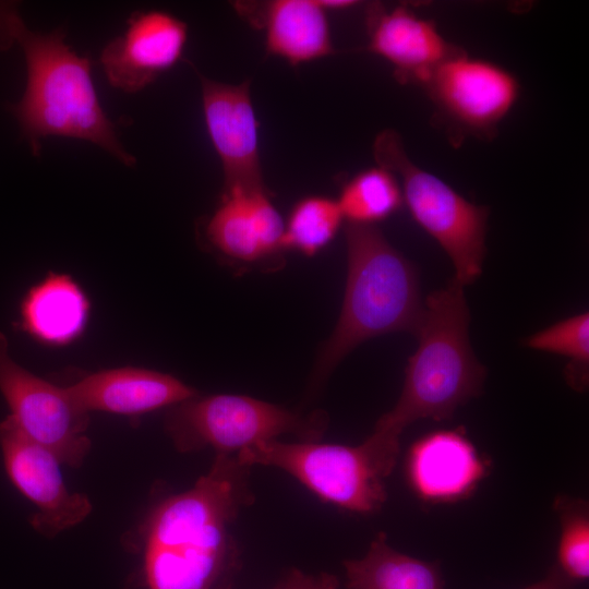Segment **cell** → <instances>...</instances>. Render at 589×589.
Returning a JSON list of instances; mask_svg holds the SVG:
<instances>
[{
	"label": "cell",
	"mask_w": 589,
	"mask_h": 589,
	"mask_svg": "<svg viewBox=\"0 0 589 589\" xmlns=\"http://www.w3.org/2000/svg\"><path fill=\"white\" fill-rule=\"evenodd\" d=\"M285 221L264 188L224 191L203 225V238L220 256L259 263L284 250Z\"/></svg>",
	"instance_id": "13"
},
{
	"label": "cell",
	"mask_w": 589,
	"mask_h": 589,
	"mask_svg": "<svg viewBox=\"0 0 589 589\" xmlns=\"http://www.w3.org/2000/svg\"><path fill=\"white\" fill-rule=\"evenodd\" d=\"M0 392L19 428L51 450L61 464L79 468L89 454L86 434L89 413L81 410L60 387L33 374L9 353V342L0 332Z\"/></svg>",
	"instance_id": "8"
},
{
	"label": "cell",
	"mask_w": 589,
	"mask_h": 589,
	"mask_svg": "<svg viewBox=\"0 0 589 589\" xmlns=\"http://www.w3.org/2000/svg\"><path fill=\"white\" fill-rule=\"evenodd\" d=\"M400 435L374 429L356 446L318 442L264 441L236 454L244 466L279 468L322 500L345 509L372 514L387 500L385 478L399 455Z\"/></svg>",
	"instance_id": "5"
},
{
	"label": "cell",
	"mask_w": 589,
	"mask_h": 589,
	"mask_svg": "<svg viewBox=\"0 0 589 589\" xmlns=\"http://www.w3.org/2000/svg\"><path fill=\"white\" fill-rule=\"evenodd\" d=\"M196 73L206 131L223 167L224 191L264 188L260 122L250 82L229 84Z\"/></svg>",
	"instance_id": "11"
},
{
	"label": "cell",
	"mask_w": 589,
	"mask_h": 589,
	"mask_svg": "<svg viewBox=\"0 0 589 589\" xmlns=\"http://www.w3.org/2000/svg\"><path fill=\"white\" fill-rule=\"evenodd\" d=\"M187 40L188 26L173 14L134 12L124 32L103 48L100 64L111 86L137 93L181 60Z\"/></svg>",
	"instance_id": "12"
},
{
	"label": "cell",
	"mask_w": 589,
	"mask_h": 589,
	"mask_svg": "<svg viewBox=\"0 0 589 589\" xmlns=\"http://www.w3.org/2000/svg\"><path fill=\"white\" fill-rule=\"evenodd\" d=\"M469 325L464 286L454 278L426 297L401 394L374 429L400 435L417 420L452 418L458 407L480 395L486 369L472 350Z\"/></svg>",
	"instance_id": "4"
},
{
	"label": "cell",
	"mask_w": 589,
	"mask_h": 589,
	"mask_svg": "<svg viewBox=\"0 0 589 589\" xmlns=\"http://www.w3.org/2000/svg\"><path fill=\"white\" fill-rule=\"evenodd\" d=\"M336 201L348 224L362 226H375L404 204L397 177L378 165L350 178Z\"/></svg>",
	"instance_id": "20"
},
{
	"label": "cell",
	"mask_w": 589,
	"mask_h": 589,
	"mask_svg": "<svg viewBox=\"0 0 589 589\" xmlns=\"http://www.w3.org/2000/svg\"><path fill=\"white\" fill-rule=\"evenodd\" d=\"M525 346L568 359L564 369L566 383L584 392L589 382V313L581 312L536 332Z\"/></svg>",
	"instance_id": "21"
},
{
	"label": "cell",
	"mask_w": 589,
	"mask_h": 589,
	"mask_svg": "<svg viewBox=\"0 0 589 589\" xmlns=\"http://www.w3.org/2000/svg\"><path fill=\"white\" fill-rule=\"evenodd\" d=\"M320 5L327 12L328 10H345L353 7L357 1L352 0H317Z\"/></svg>",
	"instance_id": "26"
},
{
	"label": "cell",
	"mask_w": 589,
	"mask_h": 589,
	"mask_svg": "<svg viewBox=\"0 0 589 589\" xmlns=\"http://www.w3.org/2000/svg\"><path fill=\"white\" fill-rule=\"evenodd\" d=\"M344 566L349 589H444L436 563L394 550L383 532L362 558L347 560Z\"/></svg>",
	"instance_id": "19"
},
{
	"label": "cell",
	"mask_w": 589,
	"mask_h": 589,
	"mask_svg": "<svg viewBox=\"0 0 589 589\" xmlns=\"http://www.w3.org/2000/svg\"><path fill=\"white\" fill-rule=\"evenodd\" d=\"M422 86L452 125L486 137L496 132L520 94L512 72L462 49L435 68Z\"/></svg>",
	"instance_id": "9"
},
{
	"label": "cell",
	"mask_w": 589,
	"mask_h": 589,
	"mask_svg": "<svg viewBox=\"0 0 589 589\" xmlns=\"http://www.w3.org/2000/svg\"><path fill=\"white\" fill-rule=\"evenodd\" d=\"M91 312L89 300L70 275L48 273L23 296L17 328L48 346H65L81 337Z\"/></svg>",
	"instance_id": "18"
},
{
	"label": "cell",
	"mask_w": 589,
	"mask_h": 589,
	"mask_svg": "<svg viewBox=\"0 0 589 589\" xmlns=\"http://www.w3.org/2000/svg\"><path fill=\"white\" fill-rule=\"evenodd\" d=\"M0 449L10 481L37 507L31 518L37 532L52 538L91 514L89 498L68 490L56 455L28 437L10 416L0 421Z\"/></svg>",
	"instance_id": "10"
},
{
	"label": "cell",
	"mask_w": 589,
	"mask_h": 589,
	"mask_svg": "<svg viewBox=\"0 0 589 589\" xmlns=\"http://www.w3.org/2000/svg\"><path fill=\"white\" fill-rule=\"evenodd\" d=\"M327 426L322 411L301 414L244 395L192 397L172 407L165 429L175 447L191 453L213 447L237 454L254 444L292 434L300 442H318Z\"/></svg>",
	"instance_id": "7"
},
{
	"label": "cell",
	"mask_w": 589,
	"mask_h": 589,
	"mask_svg": "<svg viewBox=\"0 0 589 589\" xmlns=\"http://www.w3.org/2000/svg\"><path fill=\"white\" fill-rule=\"evenodd\" d=\"M342 221L336 200L323 195L302 197L285 221L284 250L312 256L333 241Z\"/></svg>",
	"instance_id": "22"
},
{
	"label": "cell",
	"mask_w": 589,
	"mask_h": 589,
	"mask_svg": "<svg viewBox=\"0 0 589 589\" xmlns=\"http://www.w3.org/2000/svg\"><path fill=\"white\" fill-rule=\"evenodd\" d=\"M347 278L337 324L313 371L320 385L362 342L389 333L414 335L423 312L418 268L375 226L346 227Z\"/></svg>",
	"instance_id": "3"
},
{
	"label": "cell",
	"mask_w": 589,
	"mask_h": 589,
	"mask_svg": "<svg viewBox=\"0 0 589 589\" xmlns=\"http://www.w3.org/2000/svg\"><path fill=\"white\" fill-rule=\"evenodd\" d=\"M554 508L560 519L557 567L570 580L589 576V507L581 498L558 496Z\"/></svg>",
	"instance_id": "23"
},
{
	"label": "cell",
	"mask_w": 589,
	"mask_h": 589,
	"mask_svg": "<svg viewBox=\"0 0 589 589\" xmlns=\"http://www.w3.org/2000/svg\"><path fill=\"white\" fill-rule=\"evenodd\" d=\"M280 589H338V580L334 575L321 574L317 576L306 575L298 569H292Z\"/></svg>",
	"instance_id": "24"
},
{
	"label": "cell",
	"mask_w": 589,
	"mask_h": 589,
	"mask_svg": "<svg viewBox=\"0 0 589 589\" xmlns=\"http://www.w3.org/2000/svg\"><path fill=\"white\" fill-rule=\"evenodd\" d=\"M525 589H575L574 581L567 578L557 566H554L550 573L540 581Z\"/></svg>",
	"instance_id": "25"
},
{
	"label": "cell",
	"mask_w": 589,
	"mask_h": 589,
	"mask_svg": "<svg viewBox=\"0 0 589 589\" xmlns=\"http://www.w3.org/2000/svg\"><path fill=\"white\" fill-rule=\"evenodd\" d=\"M376 164L398 179L413 220L447 254L455 269L454 279L471 285L482 274L486 254L489 208L474 204L437 176L416 165L407 155L400 135L382 131L374 141Z\"/></svg>",
	"instance_id": "6"
},
{
	"label": "cell",
	"mask_w": 589,
	"mask_h": 589,
	"mask_svg": "<svg viewBox=\"0 0 589 589\" xmlns=\"http://www.w3.org/2000/svg\"><path fill=\"white\" fill-rule=\"evenodd\" d=\"M366 29L368 50L390 63L401 83L422 86L435 68L461 50L443 37L433 21L405 5L371 4Z\"/></svg>",
	"instance_id": "14"
},
{
	"label": "cell",
	"mask_w": 589,
	"mask_h": 589,
	"mask_svg": "<svg viewBox=\"0 0 589 589\" xmlns=\"http://www.w3.org/2000/svg\"><path fill=\"white\" fill-rule=\"evenodd\" d=\"M275 589H280V588H279V586H278V587H276Z\"/></svg>",
	"instance_id": "27"
},
{
	"label": "cell",
	"mask_w": 589,
	"mask_h": 589,
	"mask_svg": "<svg viewBox=\"0 0 589 589\" xmlns=\"http://www.w3.org/2000/svg\"><path fill=\"white\" fill-rule=\"evenodd\" d=\"M83 411L136 416L197 396L179 378L158 371L123 366L97 371L65 387Z\"/></svg>",
	"instance_id": "16"
},
{
	"label": "cell",
	"mask_w": 589,
	"mask_h": 589,
	"mask_svg": "<svg viewBox=\"0 0 589 589\" xmlns=\"http://www.w3.org/2000/svg\"><path fill=\"white\" fill-rule=\"evenodd\" d=\"M237 12L264 32L269 55L291 65L334 53L327 12L317 0L240 1Z\"/></svg>",
	"instance_id": "17"
},
{
	"label": "cell",
	"mask_w": 589,
	"mask_h": 589,
	"mask_svg": "<svg viewBox=\"0 0 589 589\" xmlns=\"http://www.w3.org/2000/svg\"><path fill=\"white\" fill-rule=\"evenodd\" d=\"M249 468L217 454L208 472L163 500L143 531L147 589H230L238 550L230 529L253 498Z\"/></svg>",
	"instance_id": "1"
},
{
	"label": "cell",
	"mask_w": 589,
	"mask_h": 589,
	"mask_svg": "<svg viewBox=\"0 0 589 589\" xmlns=\"http://www.w3.org/2000/svg\"><path fill=\"white\" fill-rule=\"evenodd\" d=\"M485 472V461L460 430L425 434L413 443L406 462L411 489L430 503L453 502L469 495Z\"/></svg>",
	"instance_id": "15"
},
{
	"label": "cell",
	"mask_w": 589,
	"mask_h": 589,
	"mask_svg": "<svg viewBox=\"0 0 589 589\" xmlns=\"http://www.w3.org/2000/svg\"><path fill=\"white\" fill-rule=\"evenodd\" d=\"M64 37L62 28L48 34L31 31L12 4H0V41H15L26 61V88L12 106L23 136L34 154L48 136L72 137L133 166L136 159L123 147L101 107L89 60L68 46Z\"/></svg>",
	"instance_id": "2"
}]
</instances>
